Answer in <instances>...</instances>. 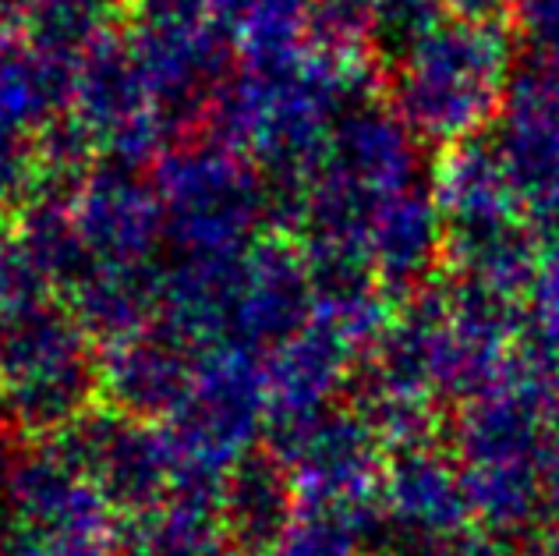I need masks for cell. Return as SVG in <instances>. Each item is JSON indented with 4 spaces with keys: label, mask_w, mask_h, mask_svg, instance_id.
Returning <instances> with one entry per match:
<instances>
[{
    "label": "cell",
    "mask_w": 559,
    "mask_h": 556,
    "mask_svg": "<svg viewBox=\"0 0 559 556\" xmlns=\"http://www.w3.org/2000/svg\"><path fill=\"white\" fill-rule=\"evenodd\" d=\"M527 312H532V333L559 336V224L542 241L535 281L527 291Z\"/></svg>",
    "instance_id": "cell-6"
},
{
    "label": "cell",
    "mask_w": 559,
    "mask_h": 556,
    "mask_svg": "<svg viewBox=\"0 0 559 556\" xmlns=\"http://www.w3.org/2000/svg\"><path fill=\"white\" fill-rule=\"evenodd\" d=\"M524 556H559V529L549 532V535H538L532 549H527Z\"/></svg>",
    "instance_id": "cell-9"
},
{
    "label": "cell",
    "mask_w": 559,
    "mask_h": 556,
    "mask_svg": "<svg viewBox=\"0 0 559 556\" xmlns=\"http://www.w3.org/2000/svg\"><path fill=\"white\" fill-rule=\"evenodd\" d=\"M439 206H443L450 241H475L485 234L524 224L527 213L510 181L499 145L485 135L457 145L439 170Z\"/></svg>",
    "instance_id": "cell-3"
},
{
    "label": "cell",
    "mask_w": 559,
    "mask_h": 556,
    "mask_svg": "<svg viewBox=\"0 0 559 556\" xmlns=\"http://www.w3.org/2000/svg\"><path fill=\"white\" fill-rule=\"evenodd\" d=\"M507 22L524 64L559 71V0H513Z\"/></svg>",
    "instance_id": "cell-5"
},
{
    "label": "cell",
    "mask_w": 559,
    "mask_h": 556,
    "mask_svg": "<svg viewBox=\"0 0 559 556\" xmlns=\"http://www.w3.org/2000/svg\"><path fill=\"white\" fill-rule=\"evenodd\" d=\"M518 39L507 19H453L421 39L411 110L439 142H467L499 121L513 82Z\"/></svg>",
    "instance_id": "cell-1"
},
{
    "label": "cell",
    "mask_w": 559,
    "mask_h": 556,
    "mask_svg": "<svg viewBox=\"0 0 559 556\" xmlns=\"http://www.w3.org/2000/svg\"><path fill=\"white\" fill-rule=\"evenodd\" d=\"M542 493H546V518L559 521V426L542 450Z\"/></svg>",
    "instance_id": "cell-7"
},
{
    "label": "cell",
    "mask_w": 559,
    "mask_h": 556,
    "mask_svg": "<svg viewBox=\"0 0 559 556\" xmlns=\"http://www.w3.org/2000/svg\"><path fill=\"white\" fill-rule=\"evenodd\" d=\"M407 510L418 524L436 535L461 532L471 514V500L464 489V475L453 472L439 458H425L407 475Z\"/></svg>",
    "instance_id": "cell-4"
},
{
    "label": "cell",
    "mask_w": 559,
    "mask_h": 556,
    "mask_svg": "<svg viewBox=\"0 0 559 556\" xmlns=\"http://www.w3.org/2000/svg\"><path fill=\"white\" fill-rule=\"evenodd\" d=\"M532 224H559V71L524 64L510 82L496 139Z\"/></svg>",
    "instance_id": "cell-2"
},
{
    "label": "cell",
    "mask_w": 559,
    "mask_h": 556,
    "mask_svg": "<svg viewBox=\"0 0 559 556\" xmlns=\"http://www.w3.org/2000/svg\"><path fill=\"white\" fill-rule=\"evenodd\" d=\"M467 19H507L513 0H450Z\"/></svg>",
    "instance_id": "cell-8"
}]
</instances>
